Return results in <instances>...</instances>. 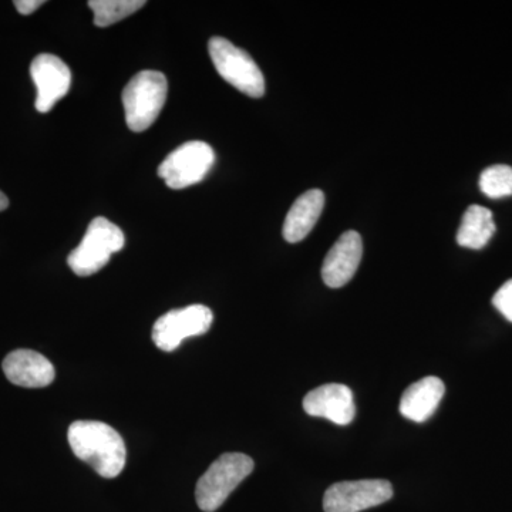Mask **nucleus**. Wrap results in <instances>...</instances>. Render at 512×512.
<instances>
[{
  "instance_id": "f257e3e1",
  "label": "nucleus",
  "mask_w": 512,
  "mask_h": 512,
  "mask_svg": "<svg viewBox=\"0 0 512 512\" xmlns=\"http://www.w3.org/2000/svg\"><path fill=\"white\" fill-rule=\"evenodd\" d=\"M67 439L74 456L92 466L101 477H119L126 467V444L109 424L92 420L76 421L69 427Z\"/></svg>"
},
{
  "instance_id": "f03ea898",
  "label": "nucleus",
  "mask_w": 512,
  "mask_h": 512,
  "mask_svg": "<svg viewBox=\"0 0 512 512\" xmlns=\"http://www.w3.org/2000/svg\"><path fill=\"white\" fill-rule=\"evenodd\" d=\"M254 471V460L247 454L225 453L211 464L195 488V500L205 512H214L228 500L232 491Z\"/></svg>"
},
{
  "instance_id": "7ed1b4c3",
  "label": "nucleus",
  "mask_w": 512,
  "mask_h": 512,
  "mask_svg": "<svg viewBox=\"0 0 512 512\" xmlns=\"http://www.w3.org/2000/svg\"><path fill=\"white\" fill-rule=\"evenodd\" d=\"M168 82L163 73L144 70L137 73L123 90V106L131 131H146L160 116L167 100Z\"/></svg>"
},
{
  "instance_id": "20e7f679",
  "label": "nucleus",
  "mask_w": 512,
  "mask_h": 512,
  "mask_svg": "<svg viewBox=\"0 0 512 512\" xmlns=\"http://www.w3.org/2000/svg\"><path fill=\"white\" fill-rule=\"evenodd\" d=\"M124 244L126 237L116 224L107 218H94L79 247L67 258V264L76 275L97 274L109 264L111 256L124 248Z\"/></svg>"
},
{
  "instance_id": "39448f33",
  "label": "nucleus",
  "mask_w": 512,
  "mask_h": 512,
  "mask_svg": "<svg viewBox=\"0 0 512 512\" xmlns=\"http://www.w3.org/2000/svg\"><path fill=\"white\" fill-rule=\"evenodd\" d=\"M208 52L215 69L225 82L254 99L264 96V74L245 50L232 45L224 37H212L208 43Z\"/></svg>"
},
{
  "instance_id": "423d86ee",
  "label": "nucleus",
  "mask_w": 512,
  "mask_h": 512,
  "mask_svg": "<svg viewBox=\"0 0 512 512\" xmlns=\"http://www.w3.org/2000/svg\"><path fill=\"white\" fill-rule=\"evenodd\" d=\"M215 163V153L204 141H188L168 154L158 167V177L167 187L183 190L201 183Z\"/></svg>"
},
{
  "instance_id": "0eeeda50",
  "label": "nucleus",
  "mask_w": 512,
  "mask_h": 512,
  "mask_svg": "<svg viewBox=\"0 0 512 512\" xmlns=\"http://www.w3.org/2000/svg\"><path fill=\"white\" fill-rule=\"evenodd\" d=\"M214 315L204 305H191L165 313L154 323L153 342L164 352H173L187 338L204 335L210 330Z\"/></svg>"
},
{
  "instance_id": "6e6552de",
  "label": "nucleus",
  "mask_w": 512,
  "mask_h": 512,
  "mask_svg": "<svg viewBox=\"0 0 512 512\" xmlns=\"http://www.w3.org/2000/svg\"><path fill=\"white\" fill-rule=\"evenodd\" d=\"M393 487L386 480L342 481L330 485L323 497L325 512H360L387 503Z\"/></svg>"
},
{
  "instance_id": "1a4fd4ad",
  "label": "nucleus",
  "mask_w": 512,
  "mask_h": 512,
  "mask_svg": "<svg viewBox=\"0 0 512 512\" xmlns=\"http://www.w3.org/2000/svg\"><path fill=\"white\" fill-rule=\"evenodd\" d=\"M30 74L37 89L36 110L49 113L69 93L72 73L60 57L43 53L30 64Z\"/></svg>"
},
{
  "instance_id": "9d476101",
  "label": "nucleus",
  "mask_w": 512,
  "mask_h": 512,
  "mask_svg": "<svg viewBox=\"0 0 512 512\" xmlns=\"http://www.w3.org/2000/svg\"><path fill=\"white\" fill-rule=\"evenodd\" d=\"M303 410L309 416L323 417L338 426H348L356 416L352 390L339 383L323 384L306 394Z\"/></svg>"
},
{
  "instance_id": "9b49d317",
  "label": "nucleus",
  "mask_w": 512,
  "mask_h": 512,
  "mask_svg": "<svg viewBox=\"0 0 512 512\" xmlns=\"http://www.w3.org/2000/svg\"><path fill=\"white\" fill-rule=\"evenodd\" d=\"M363 255V242L359 232L346 231L335 242L322 266L323 282L338 289L355 276Z\"/></svg>"
},
{
  "instance_id": "f8f14e48",
  "label": "nucleus",
  "mask_w": 512,
  "mask_h": 512,
  "mask_svg": "<svg viewBox=\"0 0 512 512\" xmlns=\"http://www.w3.org/2000/svg\"><path fill=\"white\" fill-rule=\"evenodd\" d=\"M3 372L10 383L28 389L49 386L55 380V366L40 353L19 349L3 360Z\"/></svg>"
},
{
  "instance_id": "ddd939ff",
  "label": "nucleus",
  "mask_w": 512,
  "mask_h": 512,
  "mask_svg": "<svg viewBox=\"0 0 512 512\" xmlns=\"http://www.w3.org/2000/svg\"><path fill=\"white\" fill-rule=\"evenodd\" d=\"M446 386L439 377L429 376L407 387L400 400V413L414 423L429 420L443 400Z\"/></svg>"
},
{
  "instance_id": "4468645a",
  "label": "nucleus",
  "mask_w": 512,
  "mask_h": 512,
  "mask_svg": "<svg viewBox=\"0 0 512 512\" xmlns=\"http://www.w3.org/2000/svg\"><path fill=\"white\" fill-rule=\"evenodd\" d=\"M325 208V194L320 190H309L298 198L285 218L284 238L289 244H296L311 234Z\"/></svg>"
},
{
  "instance_id": "2eb2a0df",
  "label": "nucleus",
  "mask_w": 512,
  "mask_h": 512,
  "mask_svg": "<svg viewBox=\"0 0 512 512\" xmlns=\"http://www.w3.org/2000/svg\"><path fill=\"white\" fill-rule=\"evenodd\" d=\"M494 234L493 212L481 205H471L464 212L457 232V242L463 248L481 249L490 242Z\"/></svg>"
},
{
  "instance_id": "dca6fc26",
  "label": "nucleus",
  "mask_w": 512,
  "mask_h": 512,
  "mask_svg": "<svg viewBox=\"0 0 512 512\" xmlns=\"http://www.w3.org/2000/svg\"><path fill=\"white\" fill-rule=\"evenodd\" d=\"M90 9L94 13V25L107 28L136 13L146 6L144 0H92Z\"/></svg>"
},
{
  "instance_id": "f3484780",
  "label": "nucleus",
  "mask_w": 512,
  "mask_h": 512,
  "mask_svg": "<svg viewBox=\"0 0 512 512\" xmlns=\"http://www.w3.org/2000/svg\"><path fill=\"white\" fill-rule=\"evenodd\" d=\"M480 190L493 200L511 197L512 168L510 165L497 164L485 168L480 175Z\"/></svg>"
},
{
  "instance_id": "a211bd4d",
  "label": "nucleus",
  "mask_w": 512,
  "mask_h": 512,
  "mask_svg": "<svg viewBox=\"0 0 512 512\" xmlns=\"http://www.w3.org/2000/svg\"><path fill=\"white\" fill-rule=\"evenodd\" d=\"M493 305L508 322L512 323V279L505 282L493 298Z\"/></svg>"
},
{
  "instance_id": "6ab92c4d",
  "label": "nucleus",
  "mask_w": 512,
  "mask_h": 512,
  "mask_svg": "<svg viewBox=\"0 0 512 512\" xmlns=\"http://www.w3.org/2000/svg\"><path fill=\"white\" fill-rule=\"evenodd\" d=\"M43 0H16L15 6L20 15L28 16L43 5Z\"/></svg>"
},
{
  "instance_id": "aec40b11",
  "label": "nucleus",
  "mask_w": 512,
  "mask_h": 512,
  "mask_svg": "<svg viewBox=\"0 0 512 512\" xmlns=\"http://www.w3.org/2000/svg\"><path fill=\"white\" fill-rule=\"evenodd\" d=\"M9 207V200L2 191H0V212L5 211Z\"/></svg>"
}]
</instances>
